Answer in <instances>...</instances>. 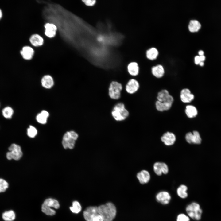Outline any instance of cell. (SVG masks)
Wrapping results in <instances>:
<instances>
[{
  "label": "cell",
  "instance_id": "obj_1",
  "mask_svg": "<svg viewBox=\"0 0 221 221\" xmlns=\"http://www.w3.org/2000/svg\"><path fill=\"white\" fill-rule=\"evenodd\" d=\"M157 99L155 107L157 110L161 112L169 110L174 101L173 97L166 89H163L158 93Z\"/></svg>",
  "mask_w": 221,
  "mask_h": 221
},
{
  "label": "cell",
  "instance_id": "obj_2",
  "mask_svg": "<svg viewBox=\"0 0 221 221\" xmlns=\"http://www.w3.org/2000/svg\"><path fill=\"white\" fill-rule=\"evenodd\" d=\"M98 210L99 214L102 217L104 221H112L116 215L115 207L110 202L99 206Z\"/></svg>",
  "mask_w": 221,
  "mask_h": 221
},
{
  "label": "cell",
  "instance_id": "obj_3",
  "mask_svg": "<svg viewBox=\"0 0 221 221\" xmlns=\"http://www.w3.org/2000/svg\"><path fill=\"white\" fill-rule=\"evenodd\" d=\"M187 215L190 218L198 221L201 218L202 210L200 204L196 202H192L188 205L185 208Z\"/></svg>",
  "mask_w": 221,
  "mask_h": 221
},
{
  "label": "cell",
  "instance_id": "obj_4",
  "mask_svg": "<svg viewBox=\"0 0 221 221\" xmlns=\"http://www.w3.org/2000/svg\"><path fill=\"white\" fill-rule=\"evenodd\" d=\"M114 118L116 121H121L126 119L129 115V112L125 108L124 104L120 103L114 107L111 112Z\"/></svg>",
  "mask_w": 221,
  "mask_h": 221
},
{
  "label": "cell",
  "instance_id": "obj_5",
  "mask_svg": "<svg viewBox=\"0 0 221 221\" xmlns=\"http://www.w3.org/2000/svg\"><path fill=\"white\" fill-rule=\"evenodd\" d=\"M78 137L77 134L74 131H71L66 133L63 136L62 141L64 148L65 149H73Z\"/></svg>",
  "mask_w": 221,
  "mask_h": 221
},
{
  "label": "cell",
  "instance_id": "obj_6",
  "mask_svg": "<svg viewBox=\"0 0 221 221\" xmlns=\"http://www.w3.org/2000/svg\"><path fill=\"white\" fill-rule=\"evenodd\" d=\"M9 151L6 154V157L9 160H19L22 156V152L20 146L16 144H12L8 148Z\"/></svg>",
  "mask_w": 221,
  "mask_h": 221
},
{
  "label": "cell",
  "instance_id": "obj_7",
  "mask_svg": "<svg viewBox=\"0 0 221 221\" xmlns=\"http://www.w3.org/2000/svg\"><path fill=\"white\" fill-rule=\"evenodd\" d=\"M122 89V86L120 83L116 81L112 82L109 88L110 96L112 99H118L120 97Z\"/></svg>",
  "mask_w": 221,
  "mask_h": 221
},
{
  "label": "cell",
  "instance_id": "obj_8",
  "mask_svg": "<svg viewBox=\"0 0 221 221\" xmlns=\"http://www.w3.org/2000/svg\"><path fill=\"white\" fill-rule=\"evenodd\" d=\"M155 198L157 202L163 205H167L169 203L171 197L169 192L162 191L156 194Z\"/></svg>",
  "mask_w": 221,
  "mask_h": 221
},
{
  "label": "cell",
  "instance_id": "obj_9",
  "mask_svg": "<svg viewBox=\"0 0 221 221\" xmlns=\"http://www.w3.org/2000/svg\"><path fill=\"white\" fill-rule=\"evenodd\" d=\"M187 142L190 144H199L201 143V138L199 133L196 131L186 134L185 137Z\"/></svg>",
  "mask_w": 221,
  "mask_h": 221
},
{
  "label": "cell",
  "instance_id": "obj_10",
  "mask_svg": "<svg viewBox=\"0 0 221 221\" xmlns=\"http://www.w3.org/2000/svg\"><path fill=\"white\" fill-rule=\"evenodd\" d=\"M98 214V207L96 206L89 207L83 212V217L86 221H92L93 218Z\"/></svg>",
  "mask_w": 221,
  "mask_h": 221
},
{
  "label": "cell",
  "instance_id": "obj_11",
  "mask_svg": "<svg viewBox=\"0 0 221 221\" xmlns=\"http://www.w3.org/2000/svg\"><path fill=\"white\" fill-rule=\"evenodd\" d=\"M180 98L181 101L184 103L191 102L194 98V95L192 94L190 90L187 88L182 89L180 94Z\"/></svg>",
  "mask_w": 221,
  "mask_h": 221
},
{
  "label": "cell",
  "instance_id": "obj_12",
  "mask_svg": "<svg viewBox=\"0 0 221 221\" xmlns=\"http://www.w3.org/2000/svg\"><path fill=\"white\" fill-rule=\"evenodd\" d=\"M153 170L155 173L158 176L162 173L166 174L168 173L169 169L167 165L164 162H156L153 166Z\"/></svg>",
  "mask_w": 221,
  "mask_h": 221
},
{
  "label": "cell",
  "instance_id": "obj_13",
  "mask_svg": "<svg viewBox=\"0 0 221 221\" xmlns=\"http://www.w3.org/2000/svg\"><path fill=\"white\" fill-rule=\"evenodd\" d=\"M161 140L165 145H171L174 144L176 140V137L173 133L167 132L163 134L161 138Z\"/></svg>",
  "mask_w": 221,
  "mask_h": 221
},
{
  "label": "cell",
  "instance_id": "obj_14",
  "mask_svg": "<svg viewBox=\"0 0 221 221\" xmlns=\"http://www.w3.org/2000/svg\"><path fill=\"white\" fill-rule=\"evenodd\" d=\"M139 87L138 82L134 79H130L126 85V89L130 94H133L137 91Z\"/></svg>",
  "mask_w": 221,
  "mask_h": 221
},
{
  "label": "cell",
  "instance_id": "obj_15",
  "mask_svg": "<svg viewBox=\"0 0 221 221\" xmlns=\"http://www.w3.org/2000/svg\"><path fill=\"white\" fill-rule=\"evenodd\" d=\"M137 177L139 182L142 184L148 183L150 179V175L149 172L146 170H142L138 172Z\"/></svg>",
  "mask_w": 221,
  "mask_h": 221
},
{
  "label": "cell",
  "instance_id": "obj_16",
  "mask_svg": "<svg viewBox=\"0 0 221 221\" xmlns=\"http://www.w3.org/2000/svg\"><path fill=\"white\" fill-rule=\"evenodd\" d=\"M45 34L49 37H54L56 34L57 30L56 26L53 24L47 23L45 25Z\"/></svg>",
  "mask_w": 221,
  "mask_h": 221
},
{
  "label": "cell",
  "instance_id": "obj_17",
  "mask_svg": "<svg viewBox=\"0 0 221 221\" xmlns=\"http://www.w3.org/2000/svg\"><path fill=\"white\" fill-rule=\"evenodd\" d=\"M41 82L42 86L46 89L51 88L54 84L52 77L49 75L44 76L42 78Z\"/></svg>",
  "mask_w": 221,
  "mask_h": 221
},
{
  "label": "cell",
  "instance_id": "obj_18",
  "mask_svg": "<svg viewBox=\"0 0 221 221\" xmlns=\"http://www.w3.org/2000/svg\"><path fill=\"white\" fill-rule=\"evenodd\" d=\"M20 53L24 59L29 60L32 59L34 51L31 47L26 46L23 48Z\"/></svg>",
  "mask_w": 221,
  "mask_h": 221
},
{
  "label": "cell",
  "instance_id": "obj_19",
  "mask_svg": "<svg viewBox=\"0 0 221 221\" xmlns=\"http://www.w3.org/2000/svg\"><path fill=\"white\" fill-rule=\"evenodd\" d=\"M152 74L157 78L162 77L165 73L163 67L161 65H158L153 67L151 69Z\"/></svg>",
  "mask_w": 221,
  "mask_h": 221
},
{
  "label": "cell",
  "instance_id": "obj_20",
  "mask_svg": "<svg viewBox=\"0 0 221 221\" xmlns=\"http://www.w3.org/2000/svg\"><path fill=\"white\" fill-rule=\"evenodd\" d=\"M185 112L187 116L189 118L196 117L198 114L197 108L194 106L191 105L186 106Z\"/></svg>",
  "mask_w": 221,
  "mask_h": 221
},
{
  "label": "cell",
  "instance_id": "obj_21",
  "mask_svg": "<svg viewBox=\"0 0 221 221\" xmlns=\"http://www.w3.org/2000/svg\"><path fill=\"white\" fill-rule=\"evenodd\" d=\"M49 116V113L47 111L42 110L37 115L36 120L38 123L44 124L47 122Z\"/></svg>",
  "mask_w": 221,
  "mask_h": 221
},
{
  "label": "cell",
  "instance_id": "obj_22",
  "mask_svg": "<svg viewBox=\"0 0 221 221\" xmlns=\"http://www.w3.org/2000/svg\"><path fill=\"white\" fill-rule=\"evenodd\" d=\"M30 41L32 44L35 46H41L43 43V38L39 35L37 34L33 35L31 36Z\"/></svg>",
  "mask_w": 221,
  "mask_h": 221
},
{
  "label": "cell",
  "instance_id": "obj_23",
  "mask_svg": "<svg viewBox=\"0 0 221 221\" xmlns=\"http://www.w3.org/2000/svg\"><path fill=\"white\" fill-rule=\"evenodd\" d=\"M139 67L138 64L135 62L130 63L128 66V70L129 74L132 76L137 75L139 72Z\"/></svg>",
  "mask_w": 221,
  "mask_h": 221
},
{
  "label": "cell",
  "instance_id": "obj_24",
  "mask_svg": "<svg viewBox=\"0 0 221 221\" xmlns=\"http://www.w3.org/2000/svg\"><path fill=\"white\" fill-rule=\"evenodd\" d=\"M188 188L184 184L180 185L177 188L176 192L177 195L182 199H185L188 196L187 192Z\"/></svg>",
  "mask_w": 221,
  "mask_h": 221
},
{
  "label": "cell",
  "instance_id": "obj_25",
  "mask_svg": "<svg viewBox=\"0 0 221 221\" xmlns=\"http://www.w3.org/2000/svg\"><path fill=\"white\" fill-rule=\"evenodd\" d=\"M201 26L200 24L198 21L192 20L189 22L188 28L190 31L194 32L198 31L200 29Z\"/></svg>",
  "mask_w": 221,
  "mask_h": 221
},
{
  "label": "cell",
  "instance_id": "obj_26",
  "mask_svg": "<svg viewBox=\"0 0 221 221\" xmlns=\"http://www.w3.org/2000/svg\"><path fill=\"white\" fill-rule=\"evenodd\" d=\"M2 112L3 116L7 119H11L14 113L13 109L10 106H7L4 108Z\"/></svg>",
  "mask_w": 221,
  "mask_h": 221
},
{
  "label": "cell",
  "instance_id": "obj_27",
  "mask_svg": "<svg viewBox=\"0 0 221 221\" xmlns=\"http://www.w3.org/2000/svg\"><path fill=\"white\" fill-rule=\"evenodd\" d=\"M2 218L6 221H12L15 219V215L13 211L9 210L2 214Z\"/></svg>",
  "mask_w": 221,
  "mask_h": 221
},
{
  "label": "cell",
  "instance_id": "obj_28",
  "mask_svg": "<svg viewBox=\"0 0 221 221\" xmlns=\"http://www.w3.org/2000/svg\"><path fill=\"white\" fill-rule=\"evenodd\" d=\"M43 203L50 207H53L57 209L60 207L58 202L56 200L52 198L46 199Z\"/></svg>",
  "mask_w": 221,
  "mask_h": 221
},
{
  "label": "cell",
  "instance_id": "obj_29",
  "mask_svg": "<svg viewBox=\"0 0 221 221\" xmlns=\"http://www.w3.org/2000/svg\"><path fill=\"white\" fill-rule=\"evenodd\" d=\"M158 55L157 50L154 48H152L148 50L146 52L147 58L151 60L155 59Z\"/></svg>",
  "mask_w": 221,
  "mask_h": 221
},
{
  "label": "cell",
  "instance_id": "obj_30",
  "mask_svg": "<svg viewBox=\"0 0 221 221\" xmlns=\"http://www.w3.org/2000/svg\"><path fill=\"white\" fill-rule=\"evenodd\" d=\"M41 210L43 212L47 215H53L56 214L54 210L44 203L42 205Z\"/></svg>",
  "mask_w": 221,
  "mask_h": 221
},
{
  "label": "cell",
  "instance_id": "obj_31",
  "mask_svg": "<svg viewBox=\"0 0 221 221\" xmlns=\"http://www.w3.org/2000/svg\"><path fill=\"white\" fill-rule=\"evenodd\" d=\"M70 209L73 213H78L81 211L82 208L80 203L75 201L72 202V206L70 207Z\"/></svg>",
  "mask_w": 221,
  "mask_h": 221
},
{
  "label": "cell",
  "instance_id": "obj_32",
  "mask_svg": "<svg viewBox=\"0 0 221 221\" xmlns=\"http://www.w3.org/2000/svg\"><path fill=\"white\" fill-rule=\"evenodd\" d=\"M28 135L30 138H34L37 134V129L32 126H30L27 130Z\"/></svg>",
  "mask_w": 221,
  "mask_h": 221
},
{
  "label": "cell",
  "instance_id": "obj_33",
  "mask_svg": "<svg viewBox=\"0 0 221 221\" xmlns=\"http://www.w3.org/2000/svg\"><path fill=\"white\" fill-rule=\"evenodd\" d=\"M176 221H190V218L184 214L180 213L177 215Z\"/></svg>",
  "mask_w": 221,
  "mask_h": 221
},
{
  "label": "cell",
  "instance_id": "obj_34",
  "mask_svg": "<svg viewBox=\"0 0 221 221\" xmlns=\"http://www.w3.org/2000/svg\"><path fill=\"white\" fill-rule=\"evenodd\" d=\"M0 184L6 190L8 187V183L3 179L0 178Z\"/></svg>",
  "mask_w": 221,
  "mask_h": 221
},
{
  "label": "cell",
  "instance_id": "obj_35",
  "mask_svg": "<svg viewBox=\"0 0 221 221\" xmlns=\"http://www.w3.org/2000/svg\"><path fill=\"white\" fill-rule=\"evenodd\" d=\"M83 1L86 5L88 6H91L95 4L96 1L94 0H83Z\"/></svg>",
  "mask_w": 221,
  "mask_h": 221
},
{
  "label": "cell",
  "instance_id": "obj_36",
  "mask_svg": "<svg viewBox=\"0 0 221 221\" xmlns=\"http://www.w3.org/2000/svg\"><path fill=\"white\" fill-rule=\"evenodd\" d=\"M92 221H104L102 217L99 214L92 219Z\"/></svg>",
  "mask_w": 221,
  "mask_h": 221
},
{
  "label": "cell",
  "instance_id": "obj_37",
  "mask_svg": "<svg viewBox=\"0 0 221 221\" xmlns=\"http://www.w3.org/2000/svg\"><path fill=\"white\" fill-rule=\"evenodd\" d=\"M199 56H196L195 57V63L196 64H198L200 62Z\"/></svg>",
  "mask_w": 221,
  "mask_h": 221
},
{
  "label": "cell",
  "instance_id": "obj_38",
  "mask_svg": "<svg viewBox=\"0 0 221 221\" xmlns=\"http://www.w3.org/2000/svg\"><path fill=\"white\" fill-rule=\"evenodd\" d=\"M199 57L201 62H203L205 60V57L204 55L199 56Z\"/></svg>",
  "mask_w": 221,
  "mask_h": 221
},
{
  "label": "cell",
  "instance_id": "obj_39",
  "mask_svg": "<svg viewBox=\"0 0 221 221\" xmlns=\"http://www.w3.org/2000/svg\"><path fill=\"white\" fill-rule=\"evenodd\" d=\"M5 189L0 184V192H4L6 191Z\"/></svg>",
  "mask_w": 221,
  "mask_h": 221
},
{
  "label": "cell",
  "instance_id": "obj_40",
  "mask_svg": "<svg viewBox=\"0 0 221 221\" xmlns=\"http://www.w3.org/2000/svg\"><path fill=\"white\" fill-rule=\"evenodd\" d=\"M198 53L200 56L204 55V52L202 50H200L199 52Z\"/></svg>",
  "mask_w": 221,
  "mask_h": 221
},
{
  "label": "cell",
  "instance_id": "obj_41",
  "mask_svg": "<svg viewBox=\"0 0 221 221\" xmlns=\"http://www.w3.org/2000/svg\"><path fill=\"white\" fill-rule=\"evenodd\" d=\"M199 64L200 65V66H203L204 65V63L203 62L201 61L200 63Z\"/></svg>",
  "mask_w": 221,
  "mask_h": 221
},
{
  "label": "cell",
  "instance_id": "obj_42",
  "mask_svg": "<svg viewBox=\"0 0 221 221\" xmlns=\"http://www.w3.org/2000/svg\"><path fill=\"white\" fill-rule=\"evenodd\" d=\"M2 17V12L1 10L0 9V19H1Z\"/></svg>",
  "mask_w": 221,
  "mask_h": 221
}]
</instances>
